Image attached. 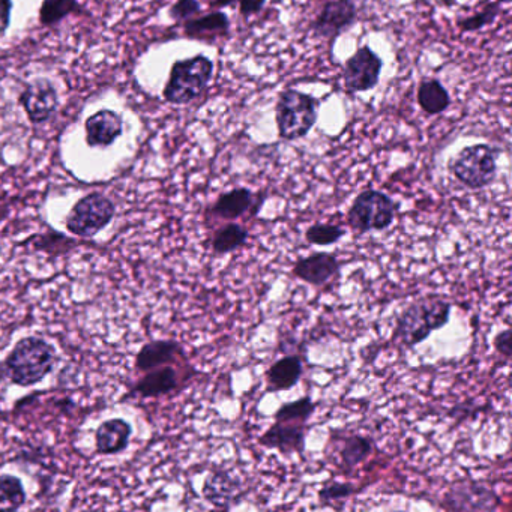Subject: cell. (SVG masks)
<instances>
[{"instance_id":"603a6c76","label":"cell","mask_w":512,"mask_h":512,"mask_svg":"<svg viewBox=\"0 0 512 512\" xmlns=\"http://www.w3.org/2000/svg\"><path fill=\"white\" fill-rule=\"evenodd\" d=\"M374 451V442L367 436L361 434H350V436L340 439L338 446V457H340L341 467L346 472H352L356 466L364 463Z\"/></svg>"},{"instance_id":"4dcf8cb0","label":"cell","mask_w":512,"mask_h":512,"mask_svg":"<svg viewBox=\"0 0 512 512\" xmlns=\"http://www.w3.org/2000/svg\"><path fill=\"white\" fill-rule=\"evenodd\" d=\"M356 487L350 482H329L319 491V500L322 503L346 500L355 494Z\"/></svg>"},{"instance_id":"ba28073f","label":"cell","mask_w":512,"mask_h":512,"mask_svg":"<svg viewBox=\"0 0 512 512\" xmlns=\"http://www.w3.org/2000/svg\"><path fill=\"white\" fill-rule=\"evenodd\" d=\"M499 503V496L490 485L464 479L449 487L440 508L454 512L496 511Z\"/></svg>"},{"instance_id":"9a60e30c","label":"cell","mask_w":512,"mask_h":512,"mask_svg":"<svg viewBox=\"0 0 512 512\" xmlns=\"http://www.w3.org/2000/svg\"><path fill=\"white\" fill-rule=\"evenodd\" d=\"M86 143L92 149H107L124 134V119L115 110H98L85 122Z\"/></svg>"},{"instance_id":"74e56055","label":"cell","mask_w":512,"mask_h":512,"mask_svg":"<svg viewBox=\"0 0 512 512\" xmlns=\"http://www.w3.org/2000/svg\"><path fill=\"white\" fill-rule=\"evenodd\" d=\"M500 4H509L511 0H499Z\"/></svg>"},{"instance_id":"8992f818","label":"cell","mask_w":512,"mask_h":512,"mask_svg":"<svg viewBox=\"0 0 512 512\" xmlns=\"http://www.w3.org/2000/svg\"><path fill=\"white\" fill-rule=\"evenodd\" d=\"M397 205L392 197L379 190L359 193L347 212V224L359 233L382 232L394 223Z\"/></svg>"},{"instance_id":"d590c367","label":"cell","mask_w":512,"mask_h":512,"mask_svg":"<svg viewBox=\"0 0 512 512\" xmlns=\"http://www.w3.org/2000/svg\"><path fill=\"white\" fill-rule=\"evenodd\" d=\"M236 0H214V2H211L212 8H217V10H221V8H227V7H235Z\"/></svg>"},{"instance_id":"ffe728a7","label":"cell","mask_w":512,"mask_h":512,"mask_svg":"<svg viewBox=\"0 0 512 512\" xmlns=\"http://www.w3.org/2000/svg\"><path fill=\"white\" fill-rule=\"evenodd\" d=\"M179 383H181V377L178 371L170 365H164V367L146 371L145 376L134 385L131 394L142 398H157L178 389Z\"/></svg>"},{"instance_id":"44dd1931","label":"cell","mask_w":512,"mask_h":512,"mask_svg":"<svg viewBox=\"0 0 512 512\" xmlns=\"http://www.w3.org/2000/svg\"><path fill=\"white\" fill-rule=\"evenodd\" d=\"M304 374V365L298 355L284 356L266 371V392H283L295 388Z\"/></svg>"},{"instance_id":"ac0fdd59","label":"cell","mask_w":512,"mask_h":512,"mask_svg":"<svg viewBox=\"0 0 512 512\" xmlns=\"http://www.w3.org/2000/svg\"><path fill=\"white\" fill-rule=\"evenodd\" d=\"M184 356V349L178 341H151V343L145 344L137 353L136 368L139 371L154 370V368L164 367V365L175 364Z\"/></svg>"},{"instance_id":"5b68a950","label":"cell","mask_w":512,"mask_h":512,"mask_svg":"<svg viewBox=\"0 0 512 512\" xmlns=\"http://www.w3.org/2000/svg\"><path fill=\"white\" fill-rule=\"evenodd\" d=\"M499 151L487 143H476L460 149L448 163L455 179L469 190H482L493 184L497 176Z\"/></svg>"},{"instance_id":"2e32d148","label":"cell","mask_w":512,"mask_h":512,"mask_svg":"<svg viewBox=\"0 0 512 512\" xmlns=\"http://www.w3.org/2000/svg\"><path fill=\"white\" fill-rule=\"evenodd\" d=\"M241 481L226 470H215L206 476L203 497L215 508L230 509L241 499Z\"/></svg>"},{"instance_id":"4fadbf2b","label":"cell","mask_w":512,"mask_h":512,"mask_svg":"<svg viewBox=\"0 0 512 512\" xmlns=\"http://www.w3.org/2000/svg\"><path fill=\"white\" fill-rule=\"evenodd\" d=\"M308 430L307 422L275 421L257 442L263 448L277 449L281 454H302Z\"/></svg>"},{"instance_id":"8d00e7d4","label":"cell","mask_w":512,"mask_h":512,"mask_svg":"<svg viewBox=\"0 0 512 512\" xmlns=\"http://www.w3.org/2000/svg\"><path fill=\"white\" fill-rule=\"evenodd\" d=\"M10 214V209L8 208H0V223L7 218V215Z\"/></svg>"},{"instance_id":"d6a6232c","label":"cell","mask_w":512,"mask_h":512,"mask_svg":"<svg viewBox=\"0 0 512 512\" xmlns=\"http://www.w3.org/2000/svg\"><path fill=\"white\" fill-rule=\"evenodd\" d=\"M494 349L503 356L505 359H509L512 356V332L511 329L505 328L503 331L497 332L496 337L493 340Z\"/></svg>"},{"instance_id":"7402d4cb","label":"cell","mask_w":512,"mask_h":512,"mask_svg":"<svg viewBox=\"0 0 512 512\" xmlns=\"http://www.w3.org/2000/svg\"><path fill=\"white\" fill-rule=\"evenodd\" d=\"M416 101L422 112L437 116L451 106V97L442 82L437 79H424L418 86Z\"/></svg>"},{"instance_id":"f546056e","label":"cell","mask_w":512,"mask_h":512,"mask_svg":"<svg viewBox=\"0 0 512 512\" xmlns=\"http://www.w3.org/2000/svg\"><path fill=\"white\" fill-rule=\"evenodd\" d=\"M344 236H346V230L332 223H314L304 233L305 241L308 244L316 245V247H329V245L337 244Z\"/></svg>"},{"instance_id":"7c38bea8","label":"cell","mask_w":512,"mask_h":512,"mask_svg":"<svg viewBox=\"0 0 512 512\" xmlns=\"http://www.w3.org/2000/svg\"><path fill=\"white\" fill-rule=\"evenodd\" d=\"M265 200V193H254L247 187L233 188V190L218 196L214 205L209 209V215H212L215 220H223L227 223L245 217V215L254 217L259 214Z\"/></svg>"},{"instance_id":"836d02e7","label":"cell","mask_w":512,"mask_h":512,"mask_svg":"<svg viewBox=\"0 0 512 512\" xmlns=\"http://www.w3.org/2000/svg\"><path fill=\"white\" fill-rule=\"evenodd\" d=\"M242 16L251 17L259 14L265 8L266 0H236Z\"/></svg>"},{"instance_id":"8fae6325","label":"cell","mask_w":512,"mask_h":512,"mask_svg":"<svg viewBox=\"0 0 512 512\" xmlns=\"http://www.w3.org/2000/svg\"><path fill=\"white\" fill-rule=\"evenodd\" d=\"M358 20V8L353 0H328L316 19L311 23V31L316 37L335 40Z\"/></svg>"},{"instance_id":"1f68e13d","label":"cell","mask_w":512,"mask_h":512,"mask_svg":"<svg viewBox=\"0 0 512 512\" xmlns=\"http://www.w3.org/2000/svg\"><path fill=\"white\" fill-rule=\"evenodd\" d=\"M202 11V5L199 0H176L175 4L170 8V19L176 23H184L193 19Z\"/></svg>"},{"instance_id":"3957f363","label":"cell","mask_w":512,"mask_h":512,"mask_svg":"<svg viewBox=\"0 0 512 512\" xmlns=\"http://www.w3.org/2000/svg\"><path fill=\"white\" fill-rule=\"evenodd\" d=\"M215 65L205 55L179 59L170 68L163 89L164 100L173 106H185L202 97L214 77Z\"/></svg>"},{"instance_id":"f1b7e54d","label":"cell","mask_w":512,"mask_h":512,"mask_svg":"<svg viewBox=\"0 0 512 512\" xmlns=\"http://www.w3.org/2000/svg\"><path fill=\"white\" fill-rule=\"evenodd\" d=\"M499 14L500 2L499 0H494V2H488L481 11L473 14V16L458 19L457 26L463 34H472V32H478L481 29L487 28V26L493 25Z\"/></svg>"},{"instance_id":"d4e9b609","label":"cell","mask_w":512,"mask_h":512,"mask_svg":"<svg viewBox=\"0 0 512 512\" xmlns=\"http://www.w3.org/2000/svg\"><path fill=\"white\" fill-rule=\"evenodd\" d=\"M79 0H43L40 8V23L46 28L59 25L71 14L82 13Z\"/></svg>"},{"instance_id":"6da1fadb","label":"cell","mask_w":512,"mask_h":512,"mask_svg":"<svg viewBox=\"0 0 512 512\" xmlns=\"http://www.w3.org/2000/svg\"><path fill=\"white\" fill-rule=\"evenodd\" d=\"M56 362V350L49 341L40 337H26L8 353L4 364L0 365L2 376L17 386L37 385L43 382Z\"/></svg>"},{"instance_id":"9c48e42d","label":"cell","mask_w":512,"mask_h":512,"mask_svg":"<svg viewBox=\"0 0 512 512\" xmlns=\"http://www.w3.org/2000/svg\"><path fill=\"white\" fill-rule=\"evenodd\" d=\"M382 70V58L365 44L344 62V88L349 94L373 91L379 85Z\"/></svg>"},{"instance_id":"e0dca14e","label":"cell","mask_w":512,"mask_h":512,"mask_svg":"<svg viewBox=\"0 0 512 512\" xmlns=\"http://www.w3.org/2000/svg\"><path fill=\"white\" fill-rule=\"evenodd\" d=\"M229 34V16L220 10L212 11V13L205 14L202 17H193V19L184 22V35L188 40L212 43L218 38L229 37Z\"/></svg>"},{"instance_id":"d6986e66","label":"cell","mask_w":512,"mask_h":512,"mask_svg":"<svg viewBox=\"0 0 512 512\" xmlns=\"http://www.w3.org/2000/svg\"><path fill=\"white\" fill-rule=\"evenodd\" d=\"M133 428L125 419L113 418L104 421L95 434V448L101 455H116L130 445Z\"/></svg>"},{"instance_id":"83f0119b","label":"cell","mask_w":512,"mask_h":512,"mask_svg":"<svg viewBox=\"0 0 512 512\" xmlns=\"http://www.w3.org/2000/svg\"><path fill=\"white\" fill-rule=\"evenodd\" d=\"M28 244H34L35 250L44 251L50 256H61L76 247V242L73 239L68 238L64 233L56 232V230H49L43 235H34Z\"/></svg>"},{"instance_id":"7a4b0ae2","label":"cell","mask_w":512,"mask_h":512,"mask_svg":"<svg viewBox=\"0 0 512 512\" xmlns=\"http://www.w3.org/2000/svg\"><path fill=\"white\" fill-rule=\"evenodd\" d=\"M451 311V302L439 296H427L421 301L407 305L398 316L394 340L403 344L406 349L418 346L434 331L448 325Z\"/></svg>"},{"instance_id":"52a82bcc","label":"cell","mask_w":512,"mask_h":512,"mask_svg":"<svg viewBox=\"0 0 512 512\" xmlns=\"http://www.w3.org/2000/svg\"><path fill=\"white\" fill-rule=\"evenodd\" d=\"M115 214V203L109 197L101 193H91L82 197L71 208L65 220V226L71 235L79 238H94L112 223Z\"/></svg>"},{"instance_id":"e575fe53","label":"cell","mask_w":512,"mask_h":512,"mask_svg":"<svg viewBox=\"0 0 512 512\" xmlns=\"http://www.w3.org/2000/svg\"><path fill=\"white\" fill-rule=\"evenodd\" d=\"M13 7V0H0V35H4L10 28Z\"/></svg>"},{"instance_id":"5bb4252c","label":"cell","mask_w":512,"mask_h":512,"mask_svg":"<svg viewBox=\"0 0 512 512\" xmlns=\"http://www.w3.org/2000/svg\"><path fill=\"white\" fill-rule=\"evenodd\" d=\"M340 272L341 263L338 257L325 251L301 257L292 268L293 277L314 287L325 286L338 277Z\"/></svg>"},{"instance_id":"484cf974","label":"cell","mask_w":512,"mask_h":512,"mask_svg":"<svg viewBox=\"0 0 512 512\" xmlns=\"http://www.w3.org/2000/svg\"><path fill=\"white\" fill-rule=\"evenodd\" d=\"M26 503L23 482L17 476H0V511H17Z\"/></svg>"},{"instance_id":"30bf717a","label":"cell","mask_w":512,"mask_h":512,"mask_svg":"<svg viewBox=\"0 0 512 512\" xmlns=\"http://www.w3.org/2000/svg\"><path fill=\"white\" fill-rule=\"evenodd\" d=\"M19 104L25 110L31 124L41 125L49 122L58 112L59 92L55 83L46 77H38L26 83L19 95Z\"/></svg>"},{"instance_id":"277c9868","label":"cell","mask_w":512,"mask_h":512,"mask_svg":"<svg viewBox=\"0 0 512 512\" xmlns=\"http://www.w3.org/2000/svg\"><path fill=\"white\" fill-rule=\"evenodd\" d=\"M320 101L296 89H284L275 106L278 137L287 142L304 139L319 119Z\"/></svg>"},{"instance_id":"cb8c5ba5","label":"cell","mask_w":512,"mask_h":512,"mask_svg":"<svg viewBox=\"0 0 512 512\" xmlns=\"http://www.w3.org/2000/svg\"><path fill=\"white\" fill-rule=\"evenodd\" d=\"M250 230L235 221H229L223 224L212 238V251L217 256H226V254L235 253L239 248L244 247L250 239Z\"/></svg>"},{"instance_id":"4316f807","label":"cell","mask_w":512,"mask_h":512,"mask_svg":"<svg viewBox=\"0 0 512 512\" xmlns=\"http://www.w3.org/2000/svg\"><path fill=\"white\" fill-rule=\"evenodd\" d=\"M317 403L313 401L310 395L299 398V400L289 401L284 403L283 406L278 407L275 412V421H295V422H308V419L316 412Z\"/></svg>"}]
</instances>
